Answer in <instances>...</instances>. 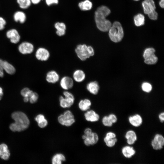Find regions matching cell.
Masks as SVG:
<instances>
[{
    "label": "cell",
    "instance_id": "obj_24",
    "mask_svg": "<svg viewBox=\"0 0 164 164\" xmlns=\"http://www.w3.org/2000/svg\"><path fill=\"white\" fill-rule=\"evenodd\" d=\"M78 7L82 11H89L92 9V3L89 0H85L79 3Z\"/></svg>",
    "mask_w": 164,
    "mask_h": 164
},
{
    "label": "cell",
    "instance_id": "obj_26",
    "mask_svg": "<svg viewBox=\"0 0 164 164\" xmlns=\"http://www.w3.org/2000/svg\"><path fill=\"white\" fill-rule=\"evenodd\" d=\"M134 24L136 26H140L144 24L145 18L142 14H138L134 16Z\"/></svg>",
    "mask_w": 164,
    "mask_h": 164
},
{
    "label": "cell",
    "instance_id": "obj_1",
    "mask_svg": "<svg viewBox=\"0 0 164 164\" xmlns=\"http://www.w3.org/2000/svg\"><path fill=\"white\" fill-rule=\"evenodd\" d=\"M111 13L110 9L107 6L98 7L94 13V19L97 28L101 31H108L112 24L106 17Z\"/></svg>",
    "mask_w": 164,
    "mask_h": 164
},
{
    "label": "cell",
    "instance_id": "obj_50",
    "mask_svg": "<svg viewBox=\"0 0 164 164\" xmlns=\"http://www.w3.org/2000/svg\"><path fill=\"white\" fill-rule=\"evenodd\" d=\"M24 101L25 102H27L29 101V98L27 97H24Z\"/></svg>",
    "mask_w": 164,
    "mask_h": 164
},
{
    "label": "cell",
    "instance_id": "obj_15",
    "mask_svg": "<svg viewBox=\"0 0 164 164\" xmlns=\"http://www.w3.org/2000/svg\"><path fill=\"white\" fill-rule=\"evenodd\" d=\"M85 120L91 122H95L99 121V115L94 111L91 110H87L84 114Z\"/></svg>",
    "mask_w": 164,
    "mask_h": 164
},
{
    "label": "cell",
    "instance_id": "obj_22",
    "mask_svg": "<svg viewBox=\"0 0 164 164\" xmlns=\"http://www.w3.org/2000/svg\"><path fill=\"white\" fill-rule=\"evenodd\" d=\"M91 105V101L87 98L81 100L78 104L79 109L82 111H86L88 110Z\"/></svg>",
    "mask_w": 164,
    "mask_h": 164
},
{
    "label": "cell",
    "instance_id": "obj_6",
    "mask_svg": "<svg viewBox=\"0 0 164 164\" xmlns=\"http://www.w3.org/2000/svg\"><path fill=\"white\" fill-rule=\"evenodd\" d=\"M84 144L87 146L94 145L96 144L99 140L97 134L92 132L91 128H87L84 131V134L82 136Z\"/></svg>",
    "mask_w": 164,
    "mask_h": 164
},
{
    "label": "cell",
    "instance_id": "obj_21",
    "mask_svg": "<svg viewBox=\"0 0 164 164\" xmlns=\"http://www.w3.org/2000/svg\"><path fill=\"white\" fill-rule=\"evenodd\" d=\"M73 76L74 80L77 82H82L84 80L86 77L84 71L80 69L75 70L73 73Z\"/></svg>",
    "mask_w": 164,
    "mask_h": 164
},
{
    "label": "cell",
    "instance_id": "obj_5",
    "mask_svg": "<svg viewBox=\"0 0 164 164\" xmlns=\"http://www.w3.org/2000/svg\"><path fill=\"white\" fill-rule=\"evenodd\" d=\"M144 13L148 15L149 18L152 20L157 19L158 14L155 11V5L153 0H144L142 3Z\"/></svg>",
    "mask_w": 164,
    "mask_h": 164
},
{
    "label": "cell",
    "instance_id": "obj_35",
    "mask_svg": "<svg viewBox=\"0 0 164 164\" xmlns=\"http://www.w3.org/2000/svg\"><path fill=\"white\" fill-rule=\"evenodd\" d=\"M54 27L56 30H64L66 28L65 24L62 22H56L54 25Z\"/></svg>",
    "mask_w": 164,
    "mask_h": 164
},
{
    "label": "cell",
    "instance_id": "obj_47",
    "mask_svg": "<svg viewBox=\"0 0 164 164\" xmlns=\"http://www.w3.org/2000/svg\"><path fill=\"white\" fill-rule=\"evenodd\" d=\"M41 0H31V3L34 4H39L41 1Z\"/></svg>",
    "mask_w": 164,
    "mask_h": 164
},
{
    "label": "cell",
    "instance_id": "obj_10",
    "mask_svg": "<svg viewBox=\"0 0 164 164\" xmlns=\"http://www.w3.org/2000/svg\"><path fill=\"white\" fill-rule=\"evenodd\" d=\"M6 36L10 39L11 42L14 44L18 43L21 38L19 32L15 29H12L7 31Z\"/></svg>",
    "mask_w": 164,
    "mask_h": 164
},
{
    "label": "cell",
    "instance_id": "obj_16",
    "mask_svg": "<svg viewBox=\"0 0 164 164\" xmlns=\"http://www.w3.org/2000/svg\"><path fill=\"white\" fill-rule=\"evenodd\" d=\"M125 137L127 144L129 145H133L137 139L136 133L132 130H129L126 132Z\"/></svg>",
    "mask_w": 164,
    "mask_h": 164
},
{
    "label": "cell",
    "instance_id": "obj_36",
    "mask_svg": "<svg viewBox=\"0 0 164 164\" xmlns=\"http://www.w3.org/2000/svg\"><path fill=\"white\" fill-rule=\"evenodd\" d=\"M9 150L7 146L5 144L0 145V156Z\"/></svg>",
    "mask_w": 164,
    "mask_h": 164
},
{
    "label": "cell",
    "instance_id": "obj_34",
    "mask_svg": "<svg viewBox=\"0 0 164 164\" xmlns=\"http://www.w3.org/2000/svg\"><path fill=\"white\" fill-rule=\"evenodd\" d=\"M38 94L33 92L29 98V101L31 103H34L38 101Z\"/></svg>",
    "mask_w": 164,
    "mask_h": 164
},
{
    "label": "cell",
    "instance_id": "obj_8",
    "mask_svg": "<svg viewBox=\"0 0 164 164\" xmlns=\"http://www.w3.org/2000/svg\"><path fill=\"white\" fill-rule=\"evenodd\" d=\"M63 94L64 97L61 96L59 98L60 106L63 108H69L74 103V96L71 93L67 91H64Z\"/></svg>",
    "mask_w": 164,
    "mask_h": 164
},
{
    "label": "cell",
    "instance_id": "obj_3",
    "mask_svg": "<svg viewBox=\"0 0 164 164\" xmlns=\"http://www.w3.org/2000/svg\"><path fill=\"white\" fill-rule=\"evenodd\" d=\"M109 36L110 39L114 43H118L122 39L124 32L122 26L118 22L115 21L109 29Z\"/></svg>",
    "mask_w": 164,
    "mask_h": 164
},
{
    "label": "cell",
    "instance_id": "obj_46",
    "mask_svg": "<svg viewBox=\"0 0 164 164\" xmlns=\"http://www.w3.org/2000/svg\"><path fill=\"white\" fill-rule=\"evenodd\" d=\"M158 118L161 123H163L164 121V112L160 113L158 115Z\"/></svg>",
    "mask_w": 164,
    "mask_h": 164
},
{
    "label": "cell",
    "instance_id": "obj_39",
    "mask_svg": "<svg viewBox=\"0 0 164 164\" xmlns=\"http://www.w3.org/2000/svg\"><path fill=\"white\" fill-rule=\"evenodd\" d=\"M116 138V134L111 132H108L106 133L104 138L107 139L113 138Z\"/></svg>",
    "mask_w": 164,
    "mask_h": 164
},
{
    "label": "cell",
    "instance_id": "obj_51",
    "mask_svg": "<svg viewBox=\"0 0 164 164\" xmlns=\"http://www.w3.org/2000/svg\"><path fill=\"white\" fill-rule=\"evenodd\" d=\"M134 0L135 1H139V0Z\"/></svg>",
    "mask_w": 164,
    "mask_h": 164
},
{
    "label": "cell",
    "instance_id": "obj_9",
    "mask_svg": "<svg viewBox=\"0 0 164 164\" xmlns=\"http://www.w3.org/2000/svg\"><path fill=\"white\" fill-rule=\"evenodd\" d=\"M152 148L156 150L162 149L164 145V137L159 134H155L151 142Z\"/></svg>",
    "mask_w": 164,
    "mask_h": 164
},
{
    "label": "cell",
    "instance_id": "obj_41",
    "mask_svg": "<svg viewBox=\"0 0 164 164\" xmlns=\"http://www.w3.org/2000/svg\"><path fill=\"white\" fill-rule=\"evenodd\" d=\"M10 155V153L9 150L1 155L0 158L5 160H8L9 158Z\"/></svg>",
    "mask_w": 164,
    "mask_h": 164
},
{
    "label": "cell",
    "instance_id": "obj_30",
    "mask_svg": "<svg viewBox=\"0 0 164 164\" xmlns=\"http://www.w3.org/2000/svg\"><path fill=\"white\" fill-rule=\"evenodd\" d=\"M104 141L107 146L109 147H112L115 145L117 142V139L116 138L110 139L104 138Z\"/></svg>",
    "mask_w": 164,
    "mask_h": 164
},
{
    "label": "cell",
    "instance_id": "obj_14",
    "mask_svg": "<svg viewBox=\"0 0 164 164\" xmlns=\"http://www.w3.org/2000/svg\"><path fill=\"white\" fill-rule=\"evenodd\" d=\"M128 121L132 125L135 127H139L143 122L142 117L138 114L129 116L128 118Z\"/></svg>",
    "mask_w": 164,
    "mask_h": 164
},
{
    "label": "cell",
    "instance_id": "obj_38",
    "mask_svg": "<svg viewBox=\"0 0 164 164\" xmlns=\"http://www.w3.org/2000/svg\"><path fill=\"white\" fill-rule=\"evenodd\" d=\"M6 24V20L3 17L0 16V31L4 29Z\"/></svg>",
    "mask_w": 164,
    "mask_h": 164
},
{
    "label": "cell",
    "instance_id": "obj_44",
    "mask_svg": "<svg viewBox=\"0 0 164 164\" xmlns=\"http://www.w3.org/2000/svg\"><path fill=\"white\" fill-rule=\"evenodd\" d=\"M3 60L0 59V77H2L4 76L3 69L2 65Z\"/></svg>",
    "mask_w": 164,
    "mask_h": 164
},
{
    "label": "cell",
    "instance_id": "obj_17",
    "mask_svg": "<svg viewBox=\"0 0 164 164\" xmlns=\"http://www.w3.org/2000/svg\"><path fill=\"white\" fill-rule=\"evenodd\" d=\"M60 77L58 73L55 70H51L47 73L46 80L47 81L50 83L54 84L58 82Z\"/></svg>",
    "mask_w": 164,
    "mask_h": 164
},
{
    "label": "cell",
    "instance_id": "obj_13",
    "mask_svg": "<svg viewBox=\"0 0 164 164\" xmlns=\"http://www.w3.org/2000/svg\"><path fill=\"white\" fill-rule=\"evenodd\" d=\"M60 85L62 89L67 90L73 87V80L69 77L64 76L60 80Z\"/></svg>",
    "mask_w": 164,
    "mask_h": 164
},
{
    "label": "cell",
    "instance_id": "obj_31",
    "mask_svg": "<svg viewBox=\"0 0 164 164\" xmlns=\"http://www.w3.org/2000/svg\"><path fill=\"white\" fill-rule=\"evenodd\" d=\"M142 88L144 91L146 93H149L152 90V86L149 83L145 82L142 84Z\"/></svg>",
    "mask_w": 164,
    "mask_h": 164
},
{
    "label": "cell",
    "instance_id": "obj_40",
    "mask_svg": "<svg viewBox=\"0 0 164 164\" xmlns=\"http://www.w3.org/2000/svg\"><path fill=\"white\" fill-rule=\"evenodd\" d=\"M109 119L113 124L116 123L117 121V118L116 115L113 114H110L108 115Z\"/></svg>",
    "mask_w": 164,
    "mask_h": 164
},
{
    "label": "cell",
    "instance_id": "obj_12",
    "mask_svg": "<svg viewBox=\"0 0 164 164\" xmlns=\"http://www.w3.org/2000/svg\"><path fill=\"white\" fill-rule=\"evenodd\" d=\"M18 50L22 54L31 53L34 50V46L31 43L27 42H22L19 46Z\"/></svg>",
    "mask_w": 164,
    "mask_h": 164
},
{
    "label": "cell",
    "instance_id": "obj_37",
    "mask_svg": "<svg viewBox=\"0 0 164 164\" xmlns=\"http://www.w3.org/2000/svg\"><path fill=\"white\" fill-rule=\"evenodd\" d=\"M48 123V121L45 118L38 123V126L41 128L46 127L47 126Z\"/></svg>",
    "mask_w": 164,
    "mask_h": 164
},
{
    "label": "cell",
    "instance_id": "obj_43",
    "mask_svg": "<svg viewBox=\"0 0 164 164\" xmlns=\"http://www.w3.org/2000/svg\"><path fill=\"white\" fill-rule=\"evenodd\" d=\"M45 118V116L42 114L38 115L35 118V120L38 123Z\"/></svg>",
    "mask_w": 164,
    "mask_h": 164
},
{
    "label": "cell",
    "instance_id": "obj_19",
    "mask_svg": "<svg viewBox=\"0 0 164 164\" xmlns=\"http://www.w3.org/2000/svg\"><path fill=\"white\" fill-rule=\"evenodd\" d=\"M86 88L90 93L93 95H96L98 92L100 87L97 82L92 81L87 84Z\"/></svg>",
    "mask_w": 164,
    "mask_h": 164
},
{
    "label": "cell",
    "instance_id": "obj_27",
    "mask_svg": "<svg viewBox=\"0 0 164 164\" xmlns=\"http://www.w3.org/2000/svg\"><path fill=\"white\" fill-rule=\"evenodd\" d=\"M16 2L19 7L23 9L28 8L32 4L31 0H16Z\"/></svg>",
    "mask_w": 164,
    "mask_h": 164
},
{
    "label": "cell",
    "instance_id": "obj_25",
    "mask_svg": "<svg viewBox=\"0 0 164 164\" xmlns=\"http://www.w3.org/2000/svg\"><path fill=\"white\" fill-rule=\"evenodd\" d=\"M2 65L3 69L8 73L13 74L15 72V69L14 66L7 61L3 60Z\"/></svg>",
    "mask_w": 164,
    "mask_h": 164
},
{
    "label": "cell",
    "instance_id": "obj_45",
    "mask_svg": "<svg viewBox=\"0 0 164 164\" xmlns=\"http://www.w3.org/2000/svg\"><path fill=\"white\" fill-rule=\"evenodd\" d=\"M56 33L57 35L61 36H63L65 33V30H56Z\"/></svg>",
    "mask_w": 164,
    "mask_h": 164
},
{
    "label": "cell",
    "instance_id": "obj_20",
    "mask_svg": "<svg viewBox=\"0 0 164 164\" xmlns=\"http://www.w3.org/2000/svg\"><path fill=\"white\" fill-rule=\"evenodd\" d=\"M13 18L14 21L16 22H19L20 23H24L26 19V16L23 12L18 11L14 14Z\"/></svg>",
    "mask_w": 164,
    "mask_h": 164
},
{
    "label": "cell",
    "instance_id": "obj_11",
    "mask_svg": "<svg viewBox=\"0 0 164 164\" xmlns=\"http://www.w3.org/2000/svg\"><path fill=\"white\" fill-rule=\"evenodd\" d=\"M35 56L38 60L46 61L49 58L50 53L46 49L43 47H40L37 50Z\"/></svg>",
    "mask_w": 164,
    "mask_h": 164
},
{
    "label": "cell",
    "instance_id": "obj_33",
    "mask_svg": "<svg viewBox=\"0 0 164 164\" xmlns=\"http://www.w3.org/2000/svg\"><path fill=\"white\" fill-rule=\"evenodd\" d=\"M33 91L30 90L28 88H25L23 89L21 91V95L24 97H27L29 98L31 94Z\"/></svg>",
    "mask_w": 164,
    "mask_h": 164
},
{
    "label": "cell",
    "instance_id": "obj_4",
    "mask_svg": "<svg viewBox=\"0 0 164 164\" xmlns=\"http://www.w3.org/2000/svg\"><path fill=\"white\" fill-rule=\"evenodd\" d=\"M75 51L77 57L82 61H84L94 54L92 47L85 44L77 45Z\"/></svg>",
    "mask_w": 164,
    "mask_h": 164
},
{
    "label": "cell",
    "instance_id": "obj_48",
    "mask_svg": "<svg viewBox=\"0 0 164 164\" xmlns=\"http://www.w3.org/2000/svg\"><path fill=\"white\" fill-rule=\"evenodd\" d=\"M164 0H160L159 2V6L162 8H164Z\"/></svg>",
    "mask_w": 164,
    "mask_h": 164
},
{
    "label": "cell",
    "instance_id": "obj_18",
    "mask_svg": "<svg viewBox=\"0 0 164 164\" xmlns=\"http://www.w3.org/2000/svg\"><path fill=\"white\" fill-rule=\"evenodd\" d=\"M121 153L125 158L130 159L135 154L136 151L132 147L126 145L122 148Z\"/></svg>",
    "mask_w": 164,
    "mask_h": 164
},
{
    "label": "cell",
    "instance_id": "obj_7",
    "mask_svg": "<svg viewBox=\"0 0 164 164\" xmlns=\"http://www.w3.org/2000/svg\"><path fill=\"white\" fill-rule=\"evenodd\" d=\"M58 122L61 125L66 127H70L75 122L74 116L70 110L65 111L63 114L60 115L58 117Z\"/></svg>",
    "mask_w": 164,
    "mask_h": 164
},
{
    "label": "cell",
    "instance_id": "obj_2",
    "mask_svg": "<svg viewBox=\"0 0 164 164\" xmlns=\"http://www.w3.org/2000/svg\"><path fill=\"white\" fill-rule=\"evenodd\" d=\"M15 122L9 126L10 129L13 132H21L28 128L30 122L27 115L21 111H15L11 115Z\"/></svg>",
    "mask_w": 164,
    "mask_h": 164
},
{
    "label": "cell",
    "instance_id": "obj_49",
    "mask_svg": "<svg viewBox=\"0 0 164 164\" xmlns=\"http://www.w3.org/2000/svg\"><path fill=\"white\" fill-rule=\"evenodd\" d=\"M3 95V90L2 88L0 87V100H1Z\"/></svg>",
    "mask_w": 164,
    "mask_h": 164
},
{
    "label": "cell",
    "instance_id": "obj_42",
    "mask_svg": "<svg viewBox=\"0 0 164 164\" xmlns=\"http://www.w3.org/2000/svg\"><path fill=\"white\" fill-rule=\"evenodd\" d=\"M46 4L48 6H50L53 4H57L58 0H45Z\"/></svg>",
    "mask_w": 164,
    "mask_h": 164
},
{
    "label": "cell",
    "instance_id": "obj_32",
    "mask_svg": "<svg viewBox=\"0 0 164 164\" xmlns=\"http://www.w3.org/2000/svg\"><path fill=\"white\" fill-rule=\"evenodd\" d=\"M102 122L104 126L108 127H111L112 126L113 124L108 116H105L103 117L102 119Z\"/></svg>",
    "mask_w": 164,
    "mask_h": 164
},
{
    "label": "cell",
    "instance_id": "obj_23",
    "mask_svg": "<svg viewBox=\"0 0 164 164\" xmlns=\"http://www.w3.org/2000/svg\"><path fill=\"white\" fill-rule=\"evenodd\" d=\"M65 156L61 153H57L54 154L51 159L53 164H61L66 161Z\"/></svg>",
    "mask_w": 164,
    "mask_h": 164
},
{
    "label": "cell",
    "instance_id": "obj_28",
    "mask_svg": "<svg viewBox=\"0 0 164 164\" xmlns=\"http://www.w3.org/2000/svg\"><path fill=\"white\" fill-rule=\"evenodd\" d=\"M155 50L153 48L150 47L146 48L143 54V57L145 59L155 54Z\"/></svg>",
    "mask_w": 164,
    "mask_h": 164
},
{
    "label": "cell",
    "instance_id": "obj_29",
    "mask_svg": "<svg viewBox=\"0 0 164 164\" xmlns=\"http://www.w3.org/2000/svg\"><path fill=\"white\" fill-rule=\"evenodd\" d=\"M144 62L147 64H154L157 63L158 58L155 54L144 59Z\"/></svg>",
    "mask_w": 164,
    "mask_h": 164
}]
</instances>
